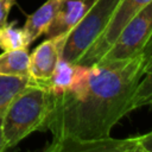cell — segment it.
<instances>
[{
	"instance_id": "6da1fadb",
	"label": "cell",
	"mask_w": 152,
	"mask_h": 152,
	"mask_svg": "<svg viewBox=\"0 0 152 152\" xmlns=\"http://www.w3.org/2000/svg\"><path fill=\"white\" fill-rule=\"evenodd\" d=\"M147 51L126 59L75 64L69 89L51 95L44 131L52 138L96 140L110 137L112 128L128 113L144 72Z\"/></svg>"
},
{
	"instance_id": "7a4b0ae2",
	"label": "cell",
	"mask_w": 152,
	"mask_h": 152,
	"mask_svg": "<svg viewBox=\"0 0 152 152\" xmlns=\"http://www.w3.org/2000/svg\"><path fill=\"white\" fill-rule=\"evenodd\" d=\"M50 103L51 95L48 89L31 81L12 99L2 113L1 121L2 137L7 150L17 146L36 131L44 132Z\"/></svg>"
},
{
	"instance_id": "3957f363",
	"label": "cell",
	"mask_w": 152,
	"mask_h": 152,
	"mask_svg": "<svg viewBox=\"0 0 152 152\" xmlns=\"http://www.w3.org/2000/svg\"><path fill=\"white\" fill-rule=\"evenodd\" d=\"M120 0H93L80 23L68 33L61 58L78 63L106 28Z\"/></svg>"
},
{
	"instance_id": "277c9868",
	"label": "cell",
	"mask_w": 152,
	"mask_h": 152,
	"mask_svg": "<svg viewBox=\"0 0 152 152\" xmlns=\"http://www.w3.org/2000/svg\"><path fill=\"white\" fill-rule=\"evenodd\" d=\"M152 43V1L122 28L100 61L126 59L145 52ZM99 61V62H100Z\"/></svg>"
},
{
	"instance_id": "5b68a950",
	"label": "cell",
	"mask_w": 152,
	"mask_h": 152,
	"mask_svg": "<svg viewBox=\"0 0 152 152\" xmlns=\"http://www.w3.org/2000/svg\"><path fill=\"white\" fill-rule=\"evenodd\" d=\"M151 1L152 0H120L101 36L76 64L91 65L99 62L113 45L122 28Z\"/></svg>"
},
{
	"instance_id": "8992f818",
	"label": "cell",
	"mask_w": 152,
	"mask_h": 152,
	"mask_svg": "<svg viewBox=\"0 0 152 152\" xmlns=\"http://www.w3.org/2000/svg\"><path fill=\"white\" fill-rule=\"evenodd\" d=\"M68 34L51 37L40 43L30 55V81L44 86L51 77Z\"/></svg>"
},
{
	"instance_id": "52a82bcc",
	"label": "cell",
	"mask_w": 152,
	"mask_h": 152,
	"mask_svg": "<svg viewBox=\"0 0 152 152\" xmlns=\"http://www.w3.org/2000/svg\"><path fill=\"white\" fill-rule=\"evenodd\" d=\"M135 142L131 138H102L96 140H80L71 138L55 139L42 152H126Z\"/></svg>"
},
{
	"instance_id": "ba28073f",
	"label": "cell",
	"mask_w": 152,
	"mask_h": 152,
	"mask_svg": "<svg viewBox=\"0 0 152 152\" xmlns=\"http://www.w3.org/2000/svg\"><path fill=\"white\" fill-rule=\"evenodd\" d=\"M93 0H65L45 31L48 38L68 34L83 18Z\"/></svg>"
},
{
	"instance_id": "9c48e42d",
	"label": "cell",
	"mask_w": 152,
	"mask_h": 152,
	"mask_svg": "<svg viewBox=\"0 0 152 152\" xmlns=\"http://www.w3.org/2000/svg\"><path fill=\"white\" fill-rule=\"evenodd\" d=\"M64 1L65 0H46L37 11L27 17L23 30L30 44L45 33Z\"/></svg>"
},
{
	"instance_id": "30bf717a",
	"label": "cell",
	"mask_w": 152,
	"mask_h": 152,
	"mask_svg": "<svg viewBox=\"0 0 152 152\" xmlns=\"http://www.w3.org/2000/svg\"><path fill=\"white\" fill-rule=\"evenodd\" d=\"M30 53L27 49L4 51L0 55V76L30 77Z\"/></svg>"
},
{
	"instance_id": "8fae6325",
	"label": "cell",
	"mask_w": 152,
	"mask_h": 152,
	"mask_svg": "<svg viewBox=\"0 0 152 152\" xmlns=\"http://www.w3.org/2000/svg\"><path fill=\"white\" fill-rule=\"evenodd\" d=\"M74 71H75V64L61 58L50 80L44 84V87L53 96L65 93L71 84Z\"/></svg>"
},
{
	"instance_id": "7c38bea8",
	"label": "cell",
	"mask_w": 152,
	"mask_h": 152,
	"mask_svg": "<svg viewBox=\"0 0 152 152\" xmlns=\"http://www.w3.org/2000/svg\"><path fill=\"white\" fill-rule=\"evenodd\" d=\"M152 100V53L147 52V58L144 65L142 76L133 94L131 101V112L144 106H147Z\"/></svg>"
},
{
	"instance_id": "4fadbf2b",
	"label": "cell",
	"mask_w": 152,
	"mask_h": 152,
	"mask_svg": "<svg viewBox=\"0 0 152 152\" xmlns=\"http://www.w3.org/2000/svg\"><path fill=\"white\" fill-rule=\"evenodd\" d=\"M17 21L6 23L0 27V49L2 51L28 49L30 43L23 27L15 26Z\"/></svg>"
},
{
	"instance_id": "5bb4252c",
	"label": "cell",
	"mask_w": 152,
	"mask_h": 152,
	"mask_svg": "<svg viewBox=\"0 0 152 152\" xmlns=\"http://www.w3.org/2000/svg\"><path fill=\"white\" fill-rule=\"evenodd\" d=\"M30 82V77L0 76V114L5 110L12 99L21 91Z\"/></svg>"
},
{
	"instance_id": "9a60e30c",
	"label": "cell",
	"mask_w": 152,
	"mask_h": 152,
	"mask_svg": "<svg viewBox=\"0 0 152 152\" xmlns=\"http://www.w3.org/2000/svg\"><path fill=\"white\" fill-rule=\"evenodd\" d=\"M15 0H0V27L7 23L8 14L14 5Z\"/></svg>"
},
{
	"instance_id": "2e32d148",
	"label": "cell",
	"mask_w": 152,
	"mask_h": 152,
	"mask_svg": "<svg viewBox=\"0 0 152 152\" xmlns=\"http://www.w3.org/2000/svg\"><path fill=\"white\" fill-rule=\"evenodd\" d=\"M137 142L147 152H152V131H150L148 133L141 134L135 137Z\"/></svg>"
},
{
	"instance_id": "e0dca14e",
	"label": "cell",
	"mask_w": 152,
	"mask_h": 152,
	"mask_svg": "<svg viewBox=\"0 0 152 152\" xmlns=\"http://www.w3.org/2000/svg\"><path fill=\"white\" fill-rule=\"evenodd\" d=\"M4 113V112H2ZM2 113L0 114V152H7V147H6V144H5V140H4V137H2V129H1V121H2Z\"/></svg>"
},
{
	"instance_id": "ac0fdd59",
	"label": "cell",
	"mask_w": 152,
	"mask_h": 152,
	"mask_svg": "<svg viewBox=\"0 0 152 152\" xmlns=\"http://www.w3.org/2000/svg\"><path fill=\"white\" fill-rule=\"evenodd\" d=\"M126 152H147V151H146V150H144V148H142V147L137 142V139H135V142H134V144H133V145H132V146H131Z\"/></svg>"
},
{
	"instance_id": "d6986e66",
	"label": "cell",
	"mask_w": 152,
	"mask_h": 152,
	"mask_svg": "<svg viewBox=\"0 0 152 152\" xmlns=\"http://www.w3.org/2000/svg\"><path fill=\"white\" fill-rule=\"evenodd\" d=\"M148 104H150V106H151V107H152V100H151V101H150V102H148Z\"/></svg>"
}]
</instances>
